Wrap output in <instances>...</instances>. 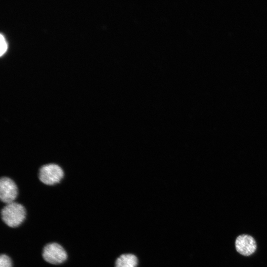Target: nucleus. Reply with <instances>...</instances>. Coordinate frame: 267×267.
Returning <instances> with one entry per match:
<instances>
[{
    "mask_svg": "<svg viewBox=\"0 0 267 267\" xmlns=\"http://www.w3.org/2000/svg\"><path fill=\"white\" fill-rule=\"evenodd\" d=\"M0 267H12L11 260L7 255L5 254L0 255Z\"/></svg>",
    "mask_w": 267,
    "mask_h": 267,
    "instance_id": "nucleus-7",
    "label": "nucleus"
},
{
    "mask_svg": "<svg viewBox=\"0 0 267 267\" xmlns=\"http://www.w3.org/2000/svg\"><path fill=\"white\" fill-rule=\"evenodd\" d=\"M0 54L2 55L6 51L7 49V44L5 40L4 37L2 34L0 36Z\"/></svg>",
    "mask_w": 267,
    "mask_h": 267,
    "instance_id": "nucleus-8",
    "label": "nucleus"
},
{
    "mask_svg": "<svg viewBox=\"0 0 267 267\" xmlns=\"http://www.w3.org/2000/svg\"><path fill=\"white\" fill-rule=\"evenodd\" d=\"M42 256L45 261L53 265L62 264L67 258L66 251L57 243L46 245L43 250Z\"/></svg>",
    "mask_w": 267,
    "mask_h": 267,
    "instance_id": "nucleus-4",
    "label": "nucleus"
},
{
    "mask_svg": "<svg viewBox=\"0 0 267 267\" xmlns=\"http://www.w3.org/2000/svg\"><path fill=\"white\" fill-rule=\"evenodd\" d=\"M137 259L135 256L131 254L121 255L116 261L115 267H136Z\"/></svg>",
    "mask_w": 267,
    "mask_h": 267,
    "instance_id": "nucleus-6",
    "label": "nucleus"
},
{
    "mask_svg": "<svg viewBox=\"0 0 267 267\" xmlns=\"http://www.w3.org/2000/svg\"><path fill=\"white\" fill-rule=\"evenodd\" d=\"M64 176L63 169L55 163H48L42 165L38 172L39 181L48 186H53L59 184Z\"/></svg>",
    "mask_w": 267,
    "mask_h": 267,
    "instance_id": "nucleus-1",
    "label": "nucleus"
},
{
    "mask_svg": "<svg viewBox=\"0 0 267 267\" xmlns=\"http://www.w3.org/2000/svg\"><path fill=\"white\" fill-rule=\"evenodd\" d=\"M19 195V188L11 178L3 176L0 178V199L5 204L16 201Z\"/></svg>",
    "mask_w": 267,
    "mask_h": 267,
    "instance_id": "nucleus-3",
    "label": "nucleus"
},
{
    "mask_svg": "<svg viewBox=\"0 0 267 267\" xmlns=\"http://www.w3.org/2000/svg\"><path fill=\"white\" fill-rule=\"evenodd\" d=\"M24 206L17 202L5 204L1 210V217L3 222L10 227L19 226L26 218Z\"/></svg>",
    "mask_w": 267,
    "mask_h": 267,
    "instance_id": "nucleus-2",
    "label": "nucleus"
},
{
    "mask_svg": "<svg viewBox=\"0 0 267 267\" xmlns=\"http://www.w3.org/2000/svg\"><path fill=\"white\" fill-rule=\"evenodd\" d=\"M236 251L240 254L248 256L254 253L257 249L254 238L248 234L238 236L235 242Z\"/></svg>",
    "mask_w": 267,
    "mask_h": 267,
    "instance_id": "nucleus-5",
    "label": "nucleus"
}]
</instances>
